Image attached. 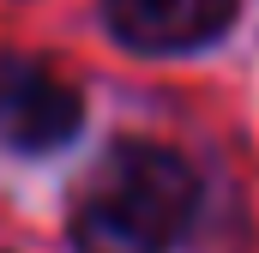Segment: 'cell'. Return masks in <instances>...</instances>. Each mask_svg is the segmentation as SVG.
<instances>
[{"mask_svg": "<svg viewBox=\"0 0 259 253\" xmlns=\"http://www.w3.org/2000/svg\"><path fill=\"white\" fill-rule=\"evenodd\" d=\"M199 181L193 169L151 145L121 139L72 199V247L78 253H169L193 223Z\"/></svg>", "mask_w": 259, "mask_h": 253, "instance_id": "obj_1", "label": "cell"}, {"mask_svg": "<svg viewBox=\"0 0 259 253\" xmlns=\"http://www.w3.org/2000/svg\"><path fill=\"white\" fill-rule=\"evenodd\" d=\"M84 126V97L55 66L30 55H0V145L6 151H55Z\"/></svg>", "mask_w": 259, "mask_h": 253, "instance_id": "obj_2", "label": "cell"}, {"mask_svg": "<svg viewBox=\"0 0 259 253\" xmlns=\"http://www.w3.org/2000/svg\"><path fill=\"white\" fill-rule=\"evenodd\" d=\"M241 0H103L109 36L139 55H187L235 24Z\"/></svg>", "mask_w": 259, "mask_h": 253, "instance_id": "obj_3", "label": "cell"}]
</instances>
